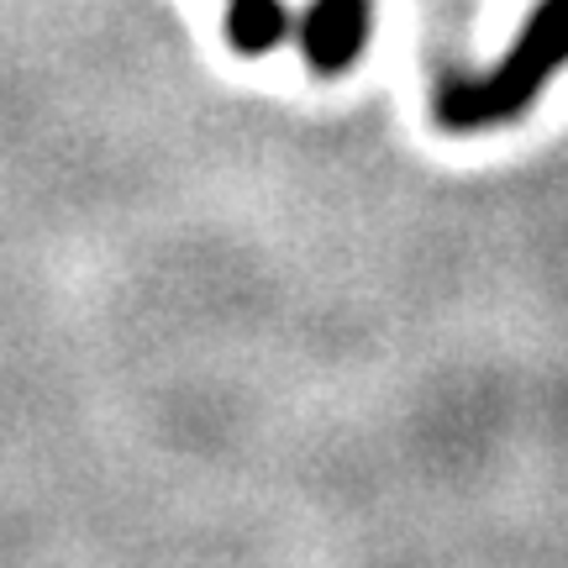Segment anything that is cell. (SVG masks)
<instances>
[{
    "label": "cell",
    "instance_id": "1",
    "mask_svg": "<svg viewBox=\"0 0 568 568\" xmlns=\"http://www.w3.org/2000/svg\"><path fill=\"white\" fill-rule=\"evenodd\" d=\"M568 69V0H537L521 32L485 74L447 80L432 101V116L447 132H489L527 116L537 95Z\"/></svg>",
    "mask_w": 568,
    "mask_h": 568
},
{
    "label": "cell",
    "instance_id": "3",
    "mask_svg": "<svg viewBox=\"0 0 568 568\" xmlns=\"http://www.w3.org/2000/svg\"><path fill=\"white\" fill-rule=\"evenodd\" d=\"M226 38L243 59H264L295 38V11L284 0H226Z\"/></svg>",
    "mask_w": 568,
    "mask_h": 568
},
{
    "label": "cell",
    "instance_id": "2",
    "mask_svg": "<svg viewBox=\"0 0 568 568\" xmlns=\"http://www.w3.org/2000/svg\"><path fill=\"white\" fill-rule=\"evenodd\" d=\"M368 32H374V0H311L295 21V42L311 74H347L364 59Z\"/></svg>",
    "mask_w": 568,
    "mask_h": 568
}]
</instances>
